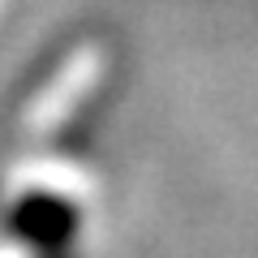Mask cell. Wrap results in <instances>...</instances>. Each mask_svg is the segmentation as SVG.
Here are the masks:
<instances>
[{
    "mask_svg": "<svg viewBox=\"0 0 258 258\" xmlns=\"http://www.w3.org/2000/svg\"><path fill=\"white\" fill-rule=\"evenodd\" d=\"M5 232L30 258H69L82 237V207L56 189H26L5 211Z\"/></svg>",
    "mask_w": 258,
    "mask_h": 258,
    "instance_id": "1",
    "label": "cell"
}]
</instances>
